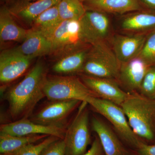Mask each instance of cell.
Masks as SVG:
<instances>
[{
    "label": "cell",
    "instance_id": "obj_1",
    "mask_svg": "<svg viewBox=\"0 0 155 155\" xmlns=\"http://www.w3.org/2000/svg\"><path fill=\"white\" fill-rule=\"evenodd\" d=\"M46 77L43 66L36 64L19 83L6 94L11 117L15 120L27 118L45 95L44 85Z\"/></svg>",
    "mask_w": 155,
    "mask_h": 155
},
{
    "label": "cell",
    "instance_id": "obj_2",
    "mask_svg": "<svg viewBox=\"0 0 155 155\" xmlns=\"http://www.w3.org/2000/svg\"><path fill=\"white\" fill-rule=\"evenodd\" d=\"M120 107L136 135L146 143H155V100L130 94Z\"/></svg>",
    "mask_w": 155,
    "mask_h": 155
},
{
    "label": "cell",
    "instance_id": "obj_3",
    "mask_svg": "<svg viewBox=\"0 0 155 155\" xmlns=\"http://www.w3.org/2000/svg\"><path fill=\"white\" fill-rule=\"evenodd\" d=\"M85 102L108 121L123 142L130 149L135 151L144 142L134 133L120 106L110 101L93 96L89 97Z\"/></svg>",
    "mask_w": 155,
    "mask_h": 155
},
{
    "label": "cell",
    "instance_id": "obj_4",
    "mask_svg": "<svg viewBox=\"0 0 155 155\" xmlns=\"http://www.w3.org/2000/svg\"><path fill=\"white\" fill-rule=\"evenodd\" d=\"M121 63L107 42L91 45L82 72L94 77L116 79Z\"/></svg>",
    "mask_w": 155,
    "mask_h": 155
},
{
    "label": "cell",
    "instance_id": "obj_5",
    "mask_svg": "<svg viewBox=\"0 0 155 155\" xmlns=\"http://www.w3.org/2000/svg\"><path fill=\"white\" fill-rule=\"evenodd\" d=\"M44 92L50 101L77 100L85 101L89 97H95L81 78L72 76L46 78Z\"/></svg>",
    "mask_w": 155,
    "mask_h": 155
},
{
    "label": "cell",
    "instance_id": "obj_6",
    "mask_svg": "<svg viewBox=\"0 0 155 155\" xmlns=\"http://www.w3.org/2000/svg\"><path fill=\"white\" fill-rule=\"evenodd\" d=\"M86 102H81L73 121L65 133L67 155H81L91 143V122Z\"/></svg>",
    "mask_w": 155,
    "mask_h": 155
},
{
    "label": "cell",
    "instance_id": "obj_7",
    "mask_svg": "<svg viewBox=\"0 0 155 155\" xmlns=\"http://www.w3.org/2000/svg\"><path fill=\"white\" fill-rule=\"evenodd\" d=\"M79 24L81 41L84 44L107 42L113 35L110 20L104 12L86 10Z\"/></svg>",
    "mask_w": 155,
    "mask_h": 155
},
{
    "label": "cell",
    "instance_id": "obj_8",
    "mask_svg": "<svg viewBox=\"0 0 155 155\" xmlns=\"http://www.w3.org/2000/svg\"><path fill=\"white\" fill-rule=\"evenodd\" d=\"M92 130L99 139L105 155H136L123 142L108 122L94 115L90 119Z\"/></svg>",
    "mask_w": 155,
    "mask_h": 155
},
{
    "label": "cell",
    "instance_id": "obj_9",
    "mask_svg": "<svg viewBox=\"0 0 155 155\" xmlns=\"http://www.w3.org/2000/svg\"><path fill=\"white\" fill-rule=\"evenodd\" d=\"M81 76L80 78L84 83L96 97L110 101L121 106L130 95L123 90L115 79L94 77L84 74Z\"/></svg>",
    "mask_w": 155,
    "mask_h": 155
},
{
    "label": "cell",
    "instance_id": "obj_10",
    "mask_svg": "<svg viewBox=\"0 0 155 155\" xmlns=\"http://www.w3.org/2000/svg\"><path fill=\"white\" fill-rule=\"evenodd\" d=\"M52 46V51L66 48H76L83 45L80 37V24L78 20H64L45 35Z\"/></svg>",
    "mask_w": 155,
    "mask_h": 155
},
{
    "label": "cell",
    "instance_id": "obj_11",
    "mask_svg": "<svg viewBox=\"0 0 155 155\" xmlns=\"http://www.w3.org/2000/svg\"><path fill=\"white\" fill-rule=\"evenodd\" d=\"M148 66L138 58L121 63L115 80L123 90L130 94H139Z\"/></svg>",
    "mask_w": 155,
    "mask_h": 155
},
{
    "label": "cell",
    "instance_id": "obj_12",
    "mask_svg": "<svg viewBox=\"0 0 155 155\" xmlns=\"http://www.w3.org/2000/svg\"><path fill=\"white\" fill-rule=\"evenodd\" d=\"M82 102L77 100L51 101L38 112L32 121L43 125L63 126L62 123Z\"/></svg>",
    "mask_w": 155,
    "mask_h": 155
},
{
    "label": "cell",
    "instance_id": "obj_13",
    "mask_svg": "<svg viewBox=\"0 0 155 155\" xmlns=\"http://www.w3.org/2000/svg\"><path fill=\"white\" fill-rule=\"evenodd\" d=\"M0 131V133L18 136L46 134L64 139L66 130L63 126L41 125L25 118L1 125Z\"/></svg>",
    "mask_w": 155,
    "mask_h": 155
},
{
    "label": "cell",
    "instance_id": "obj_14",
    "mask_svg": "<svg viewBox=\"0 0 155 155\" xmlns=\"http://www.w3.org/2000/svg\"><path fill=\"white\" fill-rule=\"evenodd\" d=\"M31 60L16 48L3 51L0 55L1 83H9L23 75L28 69Z\"/></svg>",
    "mask_w": 155,
    "mask_h": 155
},
{
    "label": "cell",
    "instance_id": "obj_15",
    "mask_svg": "<svg viewBox=\"0 0 155 155\" xmlns=\"http://www.w3.org/2000/svg\"><path fill=\"white\" fill-rule=\"evenodd\" d=\"M147 34H115L110 38L111 47L120 63L137 58Z\"/></svg>",
    "mask_w": 155,
    "mask_h": 155
},
{
    "label": "cell",
    "instance_id": "obj_16",
    "mask_svg": "<svg viewBox=\"0 0 155 155\" xmlns=\"http://www.w3.org/2000/svg\"><path fill=\"white\" fill-rule=\"evenodd\" d=\"M120 27L126 34H148L155 31V11L128 13L121 19Z\"/></svg>",
    "mask_w": 155,
    "mask_h": 155
},
{
    "label": "cell",
    "instance_id": "obj_17",
    "mask_svg": "<svg viewBox=\"0 0 155 155\" xmlns=\"http://www.w3.org/2000/svg\"><path fill=\"white\" fill-rule=\"evenodd\" d=\"M16 48L22 54L32 59L52 51L49 39L41 31L35 28L28 30L22 44Z\"/></svg>",
    "mask_w": 155,
    "mask_h": 155
},
{
    "label": "cell",
    "instance_id": "obj_18",
    "mask_svg": "<svg viewBox=\"0 0 155 155\" xmlns=\"http://www.w3.org/2000/svg\"><path fill=\"white\" fill-rule=\"evenodd\" d=\"M141 0H86V10L123 14L143 10Z\"/></svg>",
    "mask_w": 155,
    "mask_h": 155
},
{
    "label": "cell",
    "instance_id": "obj_19",
    "mask_svg": "<svg viewBox=\"0 0 155 155\" xmlns=\"http://www.w3.org/2000/svg\"><path fill=\"white\" fill-rule=\"evenodd\" d=\"M90 48L82 46L73 50L57 62L53 67L54 72L59 74L82 72Z\"/></svg>",
    "mask_w": 155,
    "mask_h": 155
},
{
    "label": "cell",
    "instance_id": "obj_20",
    "mask_svg": "<svg viewBox=\"0 0 155 155\" xmlns=\"http://www.w3.org/2000/svg\"><path fill=\"white\" fill-rule=\"evenodd\" d=\"M28 30L21 28L14 21L11 12L5 8L0 12V38L1 41H24Z\"/></svg>",
    "mask_w": 155,
    "mask_h": 155
},
{
    "label": "cell",
    "instance_id": "obj_21",
    "mask_svg": "<svg viewBox=\"0 0 155 155\" xmlns=\"http://www.w3.org/2000/svg\"><path fill=\"white\" fill-rule=\"evenodd\" d=\"M48 136L46 134L18 136L0 133V153L12 154L23 147L35 143Z\"/></svg>",
    "mask_w": 155,
    "mask_h": 155
},
{
    "label": "cell",
    "instance_id": "obj_22",
    "mask_svg": "<svg viewBox=\"0 0 155 155\" xmlns=\"http://www.w3.org/2000/svg\"><path fill=\"white\" fill-rule=\"evenodd\" d=\"M61 0H39L35 2L18 6L13 13L27 22L34 21L41 14L53 6L58 5Z\"/></svg>",
    "mask_w": 155,
    "mask_h": 155
},
{
    "label": "cell",
    "instance_id": "obj_23",
    "mask_svg": "<svg viewBox=\"0 0 155 155\" xmlns=\"http://www.w3.org/2000/svg\"><path fill=\"white\" fill-rule=\"evenodd\" d=\"M62 21L59 14L58 5H56L37 17L34 21L35 26L34 28L40 31L46 35Z\"/></svg>",
    "mask_w": 155,
    "mask_h": 155
},
{
    "label": "cell",
    "instance_id": "obj_24",
    "mask_svg": "<svg viewBox=\"0 0 155 155\" xmlns=\"http://www.w3.org/2000/svg\"><path fill=\"white\" fill-rule=\"evenodd\" d=\"M58 8L62 21H79L86 11L85 6L80 0H61Z\"/></svg>",
    "mask_w": 155,
    "mask_h": 155
},
{
    "label": "cell",
    "instance_id": "obj_25",
    "mask_svg": "<svg viewBox=\"0 0 155 155\" xmlns=\"http://www.w3.org/2000/svg\"><path fill=\"white\" fill-rule=\"evenodd\" d=\"M137 58L148 67L155 65V31L147 35L143 47Z\"/></svg>",
    "mask_w": 155,
    "mask_h": 155
},
{
    "label": "cell",
    "instance_id": "obj_26",
    "mask_svg": "<svg viewBox=\"0 0 155 155\" xmlns=\"http://www.w3.org/2000/svg\"><path fill=\"white\" fill-rule=\"evenodd\" d=\"M138 94L155 100V65L148 68Z\"/></svg>",
    "mask_w": 155,
    "mask_h": 155
},
{
    "label": "cell",
    "instance_id": "obj_27",
    "mask_svg": "<svg viewBox=\"0 0 155 155\" xmlns=\"http://www.w3.org/2000/svg\"><path fill=\"white\" fill-rule=\"evenodd\" d=\"M61 139L54 136H49L43 141L36 144L32 143L23 147L13 155H40L42 151L49 145L57 140Z\"/></svg>",
    "mask_w": 155,
    "mask_h": 155
},
{
    "label": "cell",
    "instance_id": "obj_28",
    "mask_svg": "<svg viewBox=\"0 0 155 155\" xmlns=\"http://www.w3.org/2000/svg\"><path fill=\"white\" fill-rule=\"evenodd\" d=\"M40 155H67L64 139H59L53 142L42 151Z\"/></svg>",
    "mask_w": 155,
    "mask_h": 155
},
{
    "label": "cell",
    "instance_id": "obj_29",
    "mask_svg": "<svg viewBox=\"0 0 155 155\" xmlns=\"http://www.w3.org/2000/svg\"><path fill=\"white\" fill-rule=\"evenodd\" d=\"M81 155H105L97 136L96 135L95 136L89 149Z\"/></svg>",
    "mask_w": 155,
    "mask_h": 155
},
{
    "label": "cell",
    "instance_id": "obj_30",
    "mask_svg": "<svg viewBox=\"0 0 155 155\" xmlns=\"http://www.w3.org/2000/svg\"><path fill=\"white\" fill-rule=\"evenodd\" d=\"M134 152L136 155H155V143L148 144L143 142Z\"/></svg>",
    "mask_w": 155,
    "mask_h": 155
},
{
    "label": "cell",
    "instance_id": "obj_31",
    "mask_svg": "<svg viewBox=\"0 0 155 155\" xmlns=\"http://www.w3.org/2000/svg\"><path fill=\"white\" fill-rule=\"evenodd\" d=\"M141 1L149 8L155 11V0H141Z\"/></svg>",
    "mask_w": 155,
    "mask_h": 155
},
{
    "label": "cell",
    "instance_id": "obj_32",
    "mask_svg": "<svg viewBox=\"0 0 155 155\" xmlns=\"http://www.w3.org/2000/svg\"><path fill=\"white\" fill-rule=\"evenodd\" d=\"M0 155H13L11 154H1Z\"/></svg>",
    "mask_w": 155,
    "mask_h": 155
},
{
    "label": "cell",
    "instance_id": "obj_33",
    "mask_svg": "<svg viewBox=\"0 0 155 155\" xmlns=\"http://www.w3.org/2000/svg\"><path fill=\"white\" fill-rule=\"evenodd\" d=\"M80 1H81V2H85L86 0H80Z\"/></svg>",
    "mask_w": 155,
    "mask_h": 155
},
{
    "label": "cell",
    "instance_id": "obj_34",
    "mask_svg": "<svg viewBox=\"0 0 155 155\" xmlns=\"http://www.w3.org/2000/svg\"></svg>",
    "mask_w": 155,
    "mask_h": 155
}]
</instances>
